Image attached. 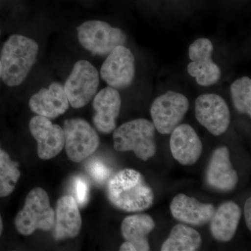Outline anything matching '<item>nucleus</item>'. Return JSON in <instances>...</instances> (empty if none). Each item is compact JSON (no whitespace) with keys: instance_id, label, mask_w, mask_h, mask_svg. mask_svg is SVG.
Here are the masks:
<instances>
[{"instance_id":"obj_13","label":"nucleus","mask_w":251,"mask_h":251,"mask_svg":"<svg viewBox=\"0 0 251 251\" xmlns=\"http://www.w3.org/2000/svg\"><path fill=\"white\" fill-rule=\"evenodd\" d=\"M238 181L237 173L231 163L228 148L221 147L216 149L206 168L208 186L221 192H229L237 186Z\"/></svg>"},{"instance_id":"obj_26","label":"nucleus","mask_w":251,"mask_h":251,"mask_svg":"<svg viewBox=\"0 0 251 251\" xmlns=\"http://www.w3.org/2000/svg\"><path fill=\"white\" fill-rule=\"evenodd\" d=\"M244 216H245L246 224L249 230H251V199L248 198L244 205Z\"/></svg>"},{"instance_id":"obj_11","label":"nucleus","mask_w":251,"mask_h":251,"mask_svg":"<svg viewBox=\"0 0 251 251\" xmlns=\"http://www.w3.org/2000/svg\"><path fill=\"white\" fill-rule=\"evenodd\" d=\"M213 51L212 43L205 38L195 41L188 49L191 60L187 67L188 74L203 87L214 85L221 78V69L211 58Z\"/></svg>"},{"instance_id":"obj_25","label":"nucleus","mask_w":251,"mask_h":251,"mask_svg":"<svg viewBox=\"0 0 251 251\" xmlns=\"http://www.w3.org/2000/svg\"><path fill=\"white\" fill-rule=\"evenodd\" d=\"M74 191H75L76 202L78 205L83 206L87 202L89 196V186L87 181L82 176H76L74 179Z\"/></svg>"},{"instance_id":"obj_4","label":"nucleus","mask_w":251,"mask_h":251,"mask_svg":"<svg viewBox=\"0 0 251 251\" xmlns=\"http://www.w3.org/2000/svg\"><path fill=\"white\" fill-rule=\"evenodd\" d=\"M15 226L24 236L31 235L36 229L49 232L53 229L54 211L45 190L37 187L28 193L24 207L15 219Z\"/></svg>"},{"instance_id":"obj_3","label":"nucleus","mask_w":251,"mask_h":251,"mask_svg":"<svg viewBox=\"0 0 251 251\" xmlns=\"http://www.w3.org/2000/svg\"><path fill=\"white\" fill-rule=\"evenodd\" d=\"M155 132L154 125L146 119L126 122L114 130V148L118 151H133L140 159L148 161L156 151Z\"/></svg>"},{"instance_id":"obj_5","label":"nucleus","mask_w":251,"mask_h":251,"mask_svg":"<svg viewBox=\"0 0 251 251\" xmlns=\"http://www.w3.org/2000/svg\"><path fill=\"white\" fill-rule=\"evenodd\" d=\"M77 34L81 45L97 55H108L112 50L126 42V36L121 29L103 21L84 23L77 28Z\"/></svg>"},{"instance_id":"obj_22","label":"nucleus","mask_w":251,"mask_h":251,"mask_svg":"<svg viewBox=\"0 0 251 251\" xmlns=\"http://www.w3.org/2000/svg\"><path fill=\"white\" fill-rule=\"evenodd\" d=\"M20 176L16 163L0 149V198L7 197L13 193Z\"/></svg>"},{"instance_id":"obj_23","label":"nucleus","mask_w":251,"mask_h":251,"mask_svg":"<svg viewBox=\"0 0 251 251\" xmlns=\"http://www.w3.org/2000/svg\"><path fill=\"white\" fill-rule=\"evenodd\" d=\"M231 96L236 110L251 116V80L244 76L234 81L230 87Z\"/></svg>"},{"instance_id":"obj_12","label":"nucleus","mask_w":251,"mask_h":251,"mask_svg":"<svg viewBox=\"0 0 251 251\" xmlns=\"http://www.w3.org/2000/svg\"><path fill=\"white\" fill-rule=\"evenodd\" d=\"M29 130L38 144V155L49 160L58 155L64 147V130L47 117L37 115L29 122Z\"/></svg>"},{"instance_id":"obj_1","label":"nucleus","mask_w":251,"mask_h":251,"mask_svg":"<svg viewBox=\"0 0 251 251\" xmlns=\"http://www.w3.org/2000/svg\"><path fill=\"white\" fill-rule=\"evenodd\" d=\"M107 196L112 205L126 212L146 210L154 200L152 188L143 175L133 169L122 170L109 179Z\"/></svg>"},{"instance_id":"obj_24","label":"nucleus","mask_w":251,"mask_h":251,"mask_svg":"<svg viewBox=\"0 0 251 251\" xmlns=\"http://www.w3.org/2000/svg\"><path fill=\"white\" fill-rule=\"evenodd\" d=\"M87 171L92 179L97 182L103 183L110 176V171L108 167L99 160L94 159L89 163Z\"/></svg>"},{"instance_id":"obj_14","label":"nucleus","mask_w":251,"mask_h":251,"mask_svg":"<svg viewBox=\"0 0 251 251\" xmlns=\"http://www.w3.org/2000/svg\"><path fill=\"white\" fill-rule=\"evenodd\" d=\"M170 148L173 158L184 166L195 164L202 155V141L191 126L179 125L171 133Z\"/></svg>"},{"instance_id":"obj_27","label":"nucleus","mask_w":251,"mask_h":251,"mask_svg":"<svg viewBox=\"0 0 251 251\" xmlns=\"http://www.w3.org/2000/svg\"><path fill=\"white\" fill-rule=\"evenodd\" d=\"M120 251H136L135 250L134 246L131 243L126 242L120 247Z\"/></svg>"},{"instance_id":"obj_7","label":"nucleus","mask_w":251,"mask_h":251,"mask_svg":"<svg viewBox=\"0 0 251 251\" xmlns=\"http://www.w3.org/2000/svg\"><path fill=\"white\" fill-rule=\"evenodd\" d=\"M99 85L98 71L88 61L75 63L64 86L69 104L74 108L85 106L92 100Z\"/></svg>"},{"instance_id":"obj_18","label":"nucleus","mask_w":251,"mask_h":251,"mask_svg":"<svg viewBox=\"0 0 251 251\" xmlns=\"http://www.w3.org/2000/svg\"><path fill=\"white\" fill-rule=\"evenodd\" d=\"M29 105L31 111L38 115L52 119L67 111L69 102L64 87L58 82H53L49 89H41L34 94L29 100Z\"/></svg>"},{"instance_id":"obj_15","label":"nucleus","mask_w":251,"mask_h":251,"mask_svg":"<svg viewBox=\"0 0 251 251\" xmlns=\"http://www.w3.org/2000/svg\"><path fill=\"white\" fill-rule=\"evenodd\" d=\"M122 99L116 89L107 87L94 97L93 122L96 128L103 133H110L116 128V120L120 115Z\"/></svg>"},{"instance_id":"obj_20","label":"nucleus","mask_w":251,"mask_h":251,"mask_svg":"<svg viewBox=\"0 0 251 251\" xmlns=\"http://www.w3.org/2000/svg\"><path fill=\"white\" fill-rule=\"evenodd\" d=\"M154 221L148 214L127 216L122 221L121 231L125 241L131 243L138 251H150L149 234L155 228Z\"/></svg>"},{"instance_id":"obj_2","label":"nucleus","mask_w":251,"mask_h":251,"mask_svg":"<svg viewBox=\"0 0 251 251\" xmlns=\"http://www.w3.org/2000/svg\"><path fill=\"white\" fill-rule=\"evenodd\" d=\"M39 45L22 35H12L1 50V78L6 85L16 87L25 80L36 62Z\"/></svg>"},{"instance_id":"obj_8","label":"nucleus","mask_w":251,"mask_h":251,"mask_svg":"<svg viewBox=\"0 0 251 251\" xmlns=\"http://www.w3.org/2000/svg\"><path fill=\"white\" fill-rule=\"evenodd\" d=\"M189 108L188 99L173 91L157 97L151 106V118L157 131L163 135L171 134L181 124Z\"/></svg>"},{"instance_id":"obj_28","label":"nucleus","mask_w":251,"mask_h":251,"mask_svg":"<svg viewBox=\"0 0 251 251\" xmlns=\"http://www.w3.org/2000/svg\"><path fill=\"white\" fill-rule=\"evenodd\" d=\"M3 231V222L2 219H1V216L0 215V237H1V233Z\"/></svg>"},{"instance_id":"obj_6","label":"nucleus","mask_w":251,"mask_h":251,"mask_svg":"<svg viewBox=\"0 0 251 251\" xmlns=\"http://www.w3.org/2000/svg\"><path fill=\"white\" fill-rule=\"evenodd\" d=\"M63 130L66 152L74 163L83 161L95 152L100 145L98 133L82 119L66 120Z\"/></svg>"},{"instance_id":"obj_21","label":"nucleus","mask_w":251,"mask_h":251,"mask_svg":"<svg viewBox=\"0 0 251 251\" xmlns=\"http://www.w3.org/2000/svg\"><path fill=\"white\" fill-rule=\"evenodd\" d=\"M202 245V238L196 229L182 224L172 229L169 237L162 245V251H195Z\"/></svg>"},{"instance_id":"obj_9","label":"nucleus","mask_w":251,"mask_h":251,"mask_svg":"<svg viewBox=\"0 0 251 251\" xmlns=\"http://www.w3.org/2000/svg\"><path fill=\"white\" fill-rule=\"evenodd\" d=\"M135 74L134 55L125 46H119L108 54L100 69L102 79L112 88L129 87Z\"/></svg>"},{"instance_id":"obj_29","label":"nucleus","mask_w":251,"mask_h":251,"mask_svg":"<svg viewBox=\"0 0 251 251\" xmlns=\"http://www.w3.org/2000/svg\"><path fill=\"white\" fill-rule=\"evenodd\" d=\"M1 62H0V78H1Z\"/></svg>"},{"instance_id":"obj_17","label":"nucleus","mask_w":251,"mask_h":251,"mask_svg":"<svg viewBox=\"0 0 251 251\" xmlns=\"http://www.w3.org/2000/svg\"><path fill=\"white\" fill-rule=\"evenodd\" d=\"M170 208L175 219L194 226L209 223L216 210L213 204L199 202L196 198L188 197L184 193H179L173 198Z\"/></svg>"},{"instance_id":"obj_19","label":"nucleus","mask_w":251,"mask_h":251,"mask_svg":"<svg viewBox=\"0 0 251 251\" xmlns=\"http://www.w3.org/2000/svg\"><path fill=\"white\" fill-rule=\"evenodd\" d=\"M242 214V209L235 202L223 203L209 221L213 237L219 242H230L237 232Z\"/></svg>"},{"instance_id":"obj_16","label":"nucleus","mask_w":251,"mask_h":251,"mask_svg":"<svg viewBox=\"0 0 251 251\" xmlns=\"http://www.w3.org/2000/svg\"><path fill=\"white\" fill-rule=\"evenodd\" d=\"M82 227L78 204L72 196H65L57 201L54 211L53 237L57 241L76 237Z\"/></svg>"},{"instance_id":"obj_10","label":"nucleus","mask_w":251,"mask_h":251,"mask_svg":"<svg viewBox=\"0 0 251 251\" xmlns=\"http://www.w3.org/2000/svg\"><path fill=\"white\" fill-rule=\"evenodd\" d=\"M195 108L198 122L211 134L219 136L227 131L231 115L222 97L215 94H202L196 99Z\"/></svg>"}]
</instances>
